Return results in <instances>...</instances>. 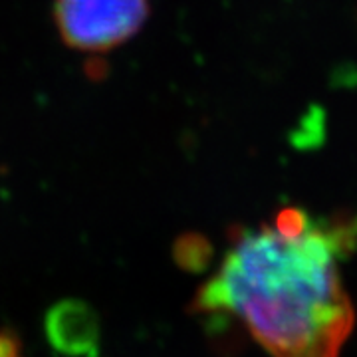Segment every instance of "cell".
Returning <instances> with one entry per match:
<instances>
[{"mask_svg":"<svg viewBox=\"0 0 357 357\" xmlns=\"http://www.w3.org/2000/svg\"><path fill=\"white\" fill-rule=\"evenodd\" d=\"M46 330L52 345L68 356L91 354L98 347V319L84 302L66 300L52 307Z\"/></svg>","mask_w":357,"mask_h":357,"instance_id":"obj_3","label":"cell"},{"mask_svg":"<svg viewBox=\"0 0 357 357\" xmlns=\"http://www.w3.org/2000/svg\"><path fill=\"white\" fill-rule=\"evenodd\" d=\"M357 250V211L282 208L236 229L195 310L230 314L274 357H340L356 324L342 264Z\"/></svg>","mask_w":357,"mask_h":357,"instance_id":"obj_1","label":"cell"},{"mask_svg":"<svg viewBox=\"0 0 357 357\" xmlns=\"http://www.w3.org/2000/svg\"><path fill=\"white\" fill-rule=\"evenodd\" d=\"M60 36L74 50H114L133 38L149 16V0H56Z\"/></svg>","mask_w":357,"mask_h":357,"instance_id":"obj_2","label":"cell"}]
</instances>
